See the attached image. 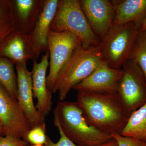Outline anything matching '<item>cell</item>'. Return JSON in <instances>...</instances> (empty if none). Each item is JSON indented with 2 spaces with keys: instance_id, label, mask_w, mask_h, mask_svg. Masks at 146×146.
<instances>
[{
  "instance_id": "27",
  "label": "cell",
  "mask_w": 146,
  "mask_h": 146,
  "mask_svg": "<svg viewBox=\"0 0 146 146\" xmlns=\"http://www.w3.org/2000/svg\"><path fill=\"white\" fill-rule=\"evenodd\" d=\"M2 133L4 134L3 127L2 123L0 121V134H2Z\"/></svg>"
},
{
  "instance_id": "7",
  "label": "cell",
  "mask_w": 146,
  "mask_h": 146,
  "mask_svg": "<svg viewBox=\"0 0 146 146\" xmlns=\"http://www.w3.org/2000/svg\"><path fill=\"white\" fill-rule=\"evenodd\" d=\"M80 43V40L78 36L71 33L49 31L48 44L50 69L47 77V84L52 94L58 73Z\"/></svg>"
},
{
  "instance_id": "14",
  "label": "cell",
  "mask_w": 146,
  "mask_h": 146,
  "mask_svg": "<svg viewBox=\"0 0 146 146\" xmlns=\"http://www.w3.org/2000/svg\"><path fill=\"white\" fill-rule=\"evenodd\" d=\"M59 0H44L29 39L36 59L42 52L48 50V36L50 27L57 11Z\"/></svg>"
},
{
  "instance_id": "1",
  "label": "cell",
  "mask_w": 146,
  "mask_h": 146,
  "mask_svg": "<svg viewBox=\"0 0 146 146\" xmlns=\"http://www.w3.org/2000/svg\"><path fill=\"white\" fill-rule=\"evenodd\" d=\"M76 102L88 123L103 133L120 134L131 115L118 93L78 91Z\"/></svg>"
},
{
  "instance_id": "10",
  "label": "cell",
  "mask_w": 146,
  "mask_h": 146,
  "mask_svg": "<svg viewBox=\"0 0 146 146\" xmlns=\"http://www.w3.org/2000/svg\"><path fill=\"white\" fill-rule=\"evenodd\" d=\"M122 69L111 68L104 61L91 74L74 86L78 91L103 94L118 93Z\"/></svg>"
},
{
  "instance_id": "8",
  "label": "cell",
  "mask_w": 146,
  "mask_h": 146,
  "mask_svg": "<svg viewBox=\"0 0 146 146\" xmlns=\"http://www.w3.org/2000/svg\"><path fill=\"white\" fill-rule=\"evenodd\" d=\"M0 121L4 135H11L24 140L31 126L18 104L0 84Z\"/></svg>"
},
{
  "instance_id": "5",
  "label": "cell",
  "mask_w": 146,
  "mask_h": 146,
  "mask_svg": "<svg viewBox=\"0 0 146 146\" xmlns=\"http://www.w3.org/2000/svg\"><path fill=\"white\" fill-rule=\"evenodd\" d=\"M141 26L134 22L114 25L102 40L103 58L111 68L121 69L130 58Z\"/></svg>"
},
{
  "instance_id": "16",
  "label": "cell",
  "mask_w": 146,
  "mask_h": 146,
  "mask_svg": "<svg viewBox=\"0 0 146 146\" xmlns=\"http://www.w3.org/2000/svg\"><path fill=\"white\" fill-rule=\"evenodd\" d=\"M114 25L134 22L141 26L146 15V0L115 1Z\"/></svg>"
},
{
  "instance_id": "15",
  "label": "cell",
  "mask_w": 146,
  "mask_h": 146,
  "mask_svg": "<svg viewBox=\"0 0 146 146\" xmlns=\"http://www.w3.org/2000/svg\"><path fill=\"white\" fill-rule=\"evenodd\" d=\"M44 0H15L11 2L17 29L30 34L41 13Z\"/></svg>"
},
{
  "instance_id": "9",
  "label": "cell",
  "mask_w": 146,
  "mask_h": 146,
  "mask_svg": "<svg viewBox=\"0 0 146 146\" xmlns=\"http://www.w3.org/2000/svg\"><path fill=\"white\" fill-rule=\"evenodd\" d=\"M80 3L91 28L102 41L114 25V1L80 0Z\"/></svg>"
},
{
  "instance_id": "6",
  "label": "cell",
  "mask_w": 146,
  "mask_h": 146,
  "mask_svg": "<svg viewBox=\"0 0 146 146\" xmlns=\"http://www.w3.org/2000/svg\"><path fill=\"white\" fill-rule=\"evenodd\" d=\"M122 69L118 93L125 108L131 114L146 103V79L131 59H129Z\"/></svg>"
},
{
  "instance_id": "22",
  "label": "cell",
  "mask_w": 146,
  "mask_h": 146,
  "mask_svg": "<svg viewBox=\"0 0 146 146\" xmlns=\"http://www.w3.org/2000/svg\"><path fill=\"white\" fill-rule=\"evenodd\" d=\"M110 135L116 140L118 146H146V142L139 139L123 136L119 133H114Z\"/></svg>"
},
{
  "instance_id": "28",
  "label": "cell",
  "mask_w": 146,
  "mask_h": 146,
  "mask_svg": "<svg viewBox=\"0 0 146 146\" xmlns=\"http://www.w3.org/2000/svg\"><path fill=\"white\" fill-rule=\"evenodd\" d=\"M28 146H45V145H29Z\"/></svg>"
},
{
  "instance_id": "2",
  "label": "cell",
  "mask_w": 146,
  "mask_h": 146,
  "mask_svg": "<svg viewBox=\"0 0 146 146\" xmlns=\"http://www.w3.org/2000/svg\"><path fill=\"white\" fill-rule=\"evenodd\" d=\"M53 113L54 125L78 146H99L112 138L88 123L76 102H58Z\"/></svg>"
},
{
  "instance_id": "4",
  "label": "cell",
  "mask_w": 146,
  "mask_h": 146,
  "mask_svg": "<svg viewBox=\"0 0 146 146\" xmlns=\"http://www.w3.org/2000/svg\"><path fill=\"white\" fill-rule=\"evenodd\" d=\"M50 30L68 32L74 34L86 48L98 46L102 42L88 23L80 0H59Z\"/></svg>"
},
{
  "instance_id": "17",
  "label": "cell",
  "mask_w": 146,
  "mask_h": 146,
  "mask_svg": "<svg viewBox=\"0 0 146 146\" xmlns=\"http://www.w3.org/2000/svg\"><path fill=\"white\" fill-rule=\"evenodd\" d=\"M120 134L146 142V103L131 114Z\"/></svg>"
},
{
  "instance_id": "24",
  "label": "cell",
  "mask_w": 146,
  "mask_h": 146,
  "mask_svg": "<svg viewBox=\"0 0 146 146\" xmlns=\"http://www.w3.org/2000/svg\"><path fill=\"white\" fill-rule=\"evenodd\" d=\"M59 131L60 138L56 143L53 142L48 136L47 137L45 146H78L65 136L60 128L57 127Z\"/></svg>"
},
{
  "instance_id": "12",
  "label": "cell",
  "mask_w": 146,
  "mask_h": 146,
  "mask_svg": "<svg viewBox=\"0 0 146 146\" xmlns=\"http://www.w3.org/2000/svg\"><path fill=\"white\" fill-rule=\"evenodd\" d=\"M48 50L42 55L41 60L38 63L33 60L31 71L33 97L37 100L36 109L44 117L50 112L52 107V94L49 91L47 84L46 73L49 66Z\"/></svg>"
},
{
  "instance_id": "19",
  "label": "cell",
  "mask_w": 146,
  "mask_h": 146,
  "mask_svg": "<svg viewBox=\"0 0 146 146\" xmlns=\"http://www.w3.org/2000/svg\"><path fill=\"white\" fill-rule=\"evenodd\" d=\"M16 29L11 2H0V48Z\"/></svg>"
},
{
  "instance_id": "11",
  "label": "cell",
  "mask_w": 146,
  "mask_h": 146,
  "mask_svg": "<svg viewBox=\"0 0 146 146\" xmlns=\"http://www.w3.org/2000/svg\"><path fill=\"white\" fill-rule=\"evenodd\" d=\"M18 104L31 127L45 123V117L36 109L33 100L31 72L27 66L16 65Z\"/></svg>"
},
{
  "instance_id": "25",
  "label": "cell",
  "mask_w": 146,
  "mask_h": 146,
  "mask_svg": "<svg viewBox=\"0 0 146 146\" xmlns=\"http://www.w3.org/2000/svg\"><path fill=\"white\" fill-rule=\"evenodd\" d=\"M99 146H118V145L116 140L114 138H112L108 142Z\"/></svg>"
},
{
  "instance_id": "13",
  "label": "cell",
  "mask_w": 146,
  "mask_h": 146,
  "mask_svg": "<svg viewBox=\"0 0 146 146\" xmlns=\"http://www.w3.org/2000/svg\"><path fill=\"white\" fill-rule=\"evenodd\" d=\"M0 57L7 58L13 64L27 66L29 60H36L29 35L16 29L0 48Z\"/></svg>"
},
{
  "instance_id": "21",
  "label": "cell",
  "mask_w": 146,
  "mask_h": 146,
  "mask_svg": "<svg viewBox=\"0 0 146 146\" xmlns=\"http://www.w3.org/2000/svg\"><path fill=\"white\" fill-rule=\"evenodd\" d=\"M46 123L31 127L23 140L29 145H45L48 136L46 134Z\"/></svg>"
},
{
  "instance_id": "26",
  "label": "cell",
  "mask_w": 146,
  "mask_h": 146,
  "mask_svg": "<svg viewBox=\"0 0 146 146\" xmlns=\"http://www.w3.org/2000/svg\"><path fill=\"white\" fill-rule=\"evenodd\" d=\"M146 31V15L141 24L140 31Z\"/></svg>"
},
{
  "instance_id": "3",
  "label": "cell",
  "mask_w": 146,
  "mask_h": 146,
  "mask_svg": "<svg viewBox=\"0 0 146 146\" xmlns=\"http://www.w3.org/2000/svg\"><path fill=\"white\" fill-rule=\"evenodd\" d=\"M104 61L100 44L86 48L80 42L58 73L52 94L58 92L59 99L63 101L74 86L90 75Z\"/></svg>"
},
{
  "instance_id": "18",
  "label": "cell",
  "mask_w": 146,
  "mask_h": 146,
  "mask_svg": "<svg viewBox=\"0 0 146 146\" xmlns=\"http://www.w3.org/2000/svg\"><path fill=\"white\" fill-rule=\"evenodd\" d=\"M13 65L7 58L0 57V84L11 96L17 101V77Z\"/></svg>"
},
{
  "instance_id": "23",
  "label": "cell",
  "mask_w": 146,
  "mask_h": 146,
  "mask_svg": "<svg viewBox=\"0 0 146 146\" xmlns=\"http://www.w3.org/2000/svg\"><path fill=\"white\" fill-rule=\"evenodd\" d=\"M29 145L23 139L12 135L0 136V146H28Z\"/></svg>"
},
{
  "instance_id": "20",
  "label": "cell",
  "mask_w": 146,
  "mask_h": 146,
  "mask_svg": "<svg viewBox=\"0 0 146 146\" xmlns=\"http://www.w3.org/2000/svg\"><path fill=\"white\" fill-rule=\"evenodd\" d=\"M129 59L138 65L146 79V31L138 33Z\"/></svg>"
}]
</instances>
